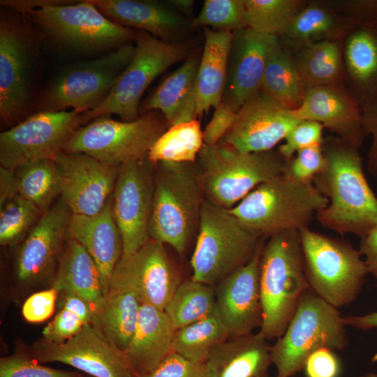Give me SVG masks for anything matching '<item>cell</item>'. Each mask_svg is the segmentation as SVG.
<instances>
[{"label": "cell", "mask_w": 377, "mask_h": 377, "mask_svg": "<svg viewBox=\"0 0 377 377\" xmlns=\"http://www.w3.org/2000/svg\"><path fill=\"white\" fill-rule=\"evenodd\" d=\"M323 170L313 184L328 200L316 214L325 228L360 238L377 226V198L369 186L358 148L339 138L324 140Z\"/></svg>", "instance_id": "6da1fadb"}, {"label": "cell", "mask_w": 377, "mask_h": 377, "mask_svg": "<svg viewBox=\"0 0 377 377\" xmlns=\"http://www.w3.org/2000/svg\"><path fill=\"white\" fill-rule=\"evenodd\" d=\"M17 11L54 45L77 53L112 51L135 40V31L105 17L91 0L27 1Z\"/></svg>", "instance_id": "7a4b0ae2"}, {"label": "cell", "mask_w": 377, "mask_h": 377, "mask_svg": "<svg viewBox=\"0 0 377 377\" xmlns=\"http://www.w3.org/2000/svg\"><path fill=\"white\" fill-rule=\"evenodd\" d=\"M263 323L258 331L268 341L280 337L309 289L299 230L268 237L259 265Z\"/></svg>", "instance_id": "3957f363"}, {"label": "cell", "mask_w": 377, "mask_h": 377, "mask_svg": "<svg viewBox=\"0 0 377 377\" xmlns=\"http://www.w3.org/2000/svg\"><path fill=\"white\" fill-rule=\"evenodd\" d=\"M327 205L313 183H297L281 174L258 185L229 210L245 227L268 238L309 227Z\"/></svg>", "instance_id": "277c9868"}, {"label": "cell", "mask_w": 377, "mask_h": 377, "mask_svg": "<svg viewBox=\"0 0 377 377\" xmlns=\"http://www.w3.org/2000/svg\"><path fill=\"white\" fill-rule=\"evenodd\" d=\"M10 10L1 12L0 117L13 125L30 112L43 38L21 13Z\"/></svg>", "instance_id": "5b68a950"}, {"label": "cell", "mask_w": 377, "mask_h": 377, "mask_svg": "<svg viewBox=\"0 0 377 377\" xmlns=\"http://www.w3.org/2000/svg\"><path fill=\"white\" fill-rule=\"evenodd\" d=\"M154 177L150 239L184 252L199 225L205 195L193 163L162 162Z\"/></svg>", "instance_id": "8992f818"}, {"label": "cell", "mask_w": 377, "mask_h": 377, "mask_svg": "<svg viewBox=\"0 0 377 377\" xmlns=\"http://www.w3.org/2000/svg\"><path fill=\"white\" fill-rule=\"evenodd\" d=\"M191 264V279L212 286L251 260L264 238L228 209L205 200Z\"/></svg>", "instance_id": "52a82bcc"}, {"label": "cell", "mask_w": 377, "mask_h": 377, "mask_svg": "<svg viewBox=\"0 0 377 377\" xmlns=\"http://www.w3.org/2000/svg\"><path fill=\"white\" fill-rule=\"evenodd\" d=\"M346 327L339 309L307 290L286 330L271 345L275 377L294 376L303 370L309 356L320 348L344 350L348 343Z\"/></svg>", "instance_id": "ba28073f"}, {"label": "cell", "mask_w": 377, "mask_h": 377, "mask_svg": "<svg viewBox=\"0 0 377 377\" xmlns=\"http://www.w3.org/2000/svg\"><path fill=\"white\" fill-rule=\"evenodd\" d=\"M299 233L309 289L337 309L352 303L369 274L360 250L309 227Z\"/></svg>", "instance_id": "9c48e42d"}, {"label": "cell", "mask_w": 377, "mask_h": 377, "mask_svg": "<svg viewBox=\"0 0 377 377\" xmlns=\"http://www.w3.org/2000/svg\"><path fill=\"white\" fill-rule=\"evenodd\" d=\"M198 158L205 195L228 209L258 185L281 175L286 163L278 151L242 152L223 143L204 145Z\"/></svg>", "instance_id": "30bf717a"}, {"label": "cell", "mask_w": 377, "mask_h": 377, "mask_svg": "<svg viewBox=\"0 0 377 377\" xmlns=\"http://www.w3.org/2000/svg\"><path fill=\"white\" fill-rule=\"evenodd\" d=\"M166 125L164 117L156 110L126 121L114 120L110 115L100 116L78 128L63 151L83 153L105 164L119 166L147 158Z\"/></svg>", "instance_id": "8fae6325"}, {"label": "cell", "mask_w": 377, "mask_h": 377, "mask_svg": "<svg viewBox=\"0 0 377 377\" xmlns=\"http://www.w3.org/2000/svg\"><path fill=\"white\" fill-rule=\"evenodd\" d=\"M135 50V46L128 43L96 59L65 66L45 90L38 111L95 110L106 99Z\"/></svg>", "instance_id": "7c38bea8"}, {"label": "cell", "mask_w": 377, "mask_h": 377, "mask_svg": "<svg viewBox=\"0 0 377 377\" xmlns=\"http://www.w3.org/2000/svg\"><path fill=\"white\" fill-rule=\"evenodd\" d=\"M134 55L114 84L103 103L94 110L83 112L84 124L98 117L119 116L133 121L139 118L142 94L162 73L189 56L187 45L167 43L142 30H135Z\"/></svg>", "instance_id": "4fadbf2b"}, {"label": "cell", "mask_w": 377, "mask_h": 377, "mask_svg": "<svg viewBox=\"0 0 377 377\" xmlns=\"http://www.w3.org/2000/svg\"><path fill=\"white\" fill-rule=\"evenodd\" d=\"M84 124L75 110L38 111L0 133V163L15 171L39 159H54L73 133Z\"/></svg>", "instance_id": "5bb4252c"}, {"label": "cell", "mask_w": 377, "mask_h": 377, "mask_svg": "<svg viewBox=\"0 0 377 377\" xmlns=\"http://www.w3.org/2000/svg\"><path fill=\"white\" fill-rule=\"evenodd\" d=\"M147 157L119 166L112 195V212L123 242V255L131 254L149 239L154 177Z\"/></svg>", "instance_id": "9a60e30c"}, {"label": "cell", "mask_w": 377, "mask_h": 377, "mask_svg": "<svg viewBox=\"0 0 377 377\" xmlns=\"http://www.w3.org/2000/svg\"><path fill=\"white\" fill-rule=\"evenodd\" d=\"M180 283L164 244L150 239L135 252L122 255L114 269L109 290H130L142 304L164 311Z\"/></svg>", "instance_id": "2e32d148"}, {"label": "cell", "mask_w": 377, "mask_h": 377, "mask_svg": "<svg viewBox=\"0 0 377 377\" xmlns=\"http://www.w3.org/2000/svg\"><path fill=\"white\" fill-rule=\"evenodd\" d=\"M34 359L63 363L93 377H136L125 353L92 324L62 343L39 348Z\"/></svg>", "instance_id": "e0dca14e"}, {"label": "cell", "mask_w": 377, "mask_h": 377, "mask_svg": "<svg viewBox=\"0 0 377 377\" xmlns=\"http://www.w3.org/2000/svg\"><path fill=\"white\" fill-rule=\"evenodd\" d=\"M300 121L260 89L237 112L222 143L242 152L272 151Z\"/></svg>", "instance_id": "ac0fdd59"}, {"label": "cell", "mask_w": 377, "mask_h": 377, "mask_svg": "<svg viewBox=\"0 0 377 377\" xmlns=\"http://www.w3.org/2000/svg\"><path fill=\"white\" fill-rule=\"evenodd\" d=\"M61 181V197L73 214L94 216L114 191L119 166L83 153L61 151L54 158Z\"/></svg>", "instance_id": "d6986e66"}, {"label": "cell", "mask_w": 377, "mask_h": 377, "mask_svg": "<svg viewBox=\"0 0 377 377\" xmlns=\"http://www.w3.org/2000/svg\"><path fill=\"white\" fill-rule=\"evenodd\" d=\"M264 237L249 262L214 286L216 312L231 337L254 332L263 323L259 265Z\"/></svg>", "instance_id": "ffe728a7"}, {"label": "cell", "mask_w": 377, "mask_h": 377, "mask_svg": "<svg viewBox=\"0 0 377 377\" xmlns=\"http://www.w3.org/2000/svg\"><path fill=\"white\" fill-rule=\"evenodd\" d=\"M277 36L250 28L233 32L222 102L234 112L260 90L267 61Z\"/></svg>", "instance_id": "44dd1931"}, {"label": "cell", "mask_w": 377, "mask_h": 377, "mask_svg": "<svg viewBox=\"0 0 377 377\" xmlns=\"http://www.w3.org/2000/svg\"><path fill=\"white\" fill-rule=\"evenodd\" d=\"M73 214L61 197L42 214L18 249L15 269L19 281H34L50 272Z\"/></svg>", "instance_id": "7402d4cb"}, {"label": "cell", "mask_w": 377, "mask_h": 377, "mask_svg": "<svg viewBox=\"0 0 377 377\" xmlns=\"http://www.w3.org/2000/svg\"><path fill=\"white\" fill-rule=\"evenodd\" d=\"M293 113L300 120L320 123L357 148L366 135L362 108L354 96L337 84L306 89L301 105Z\"/></svg>", "instance_id": "603a6c76"}, {"label": "cell", "mask_w": 377, "mask_h": 377, "mask_svg": "<svg viewBox=\"0 0 377 377\" xmlns=\"http://www.w3.org/2000/svg\"><path fill=\"white\" fill-rule=\"evenodd\" d=\"M67 237L80 243L94 261L105 297L114 269L123 255V242L112 212V196L94 216L73 214Z\"/></svg>", "instance_id": "cb8c5ba5"}, {"label": "cell", "mask_w": 377, "mask_h": 377, "mask_svg": "<svg viewBox=\"0 0 377 377\" xmlns=\"http://www.w3.org/2000/svg\"><path fill=\"white\" fill-rule=\"evenodd\" d=\"M108 19L123 27L145 31L167 42L193 29L192 22L165 3L149 0H91Z\"/></svg>", "instance_id": "d4e9b609"}, {"label": "cell", "mask_w": 377, "mask_h": 377, "mask_svg": "<svg viewBox=\"0 0 377 377\" xmlns=\"http://www.w3.org/2000/svg\"><path fill=\"white\" fill-rule=\"evenodd\" d=\"M270 350L269 341L253 332L218 344L203 363L208 377H270Z\"/></svg>", "instance_id": "484cf974"}, {"label": "cell", "mask_w": 377, "mask_h": 377, "mask_svg": "<svg viewBox=\"0 0 377 377\" xmlns=\"http://www.w3.org/2000/svg\"><path fill=\"white\" fill-rule=\"evenodd\" d=\"M175 330L163 310L141 304L137 328L125 353L136 377L153 371L172 353Z\"/></svg>", "instance_id": "4316f807"}, {"label": "cell", "mask_w": 377, "mask_h": 377, "mask_svg": "<svg viewBox=\"0 0 377 377\" xmlns=\"http://www.w3.org/2000/svg\"><path fill=\"white\" fill-rule=\"evenodd\" d=\"M205 45L197 81V115L201 116L222 102L229 52L233 32L204 27Z\"/></svg>", "instance_id": "83f0119b"}, {"label": "cell", "mask_w": 377, "mask_h": 377, "mask_svg": "<svg viewBox=\"0 0 377 377\" xmlns=\"http://www.w3.org/2000/svg\"><path fill=\"white\" fill-rule=\"evenodd\" d=\"M52 287L58 292L71 293L83 299L91 306L96 316L105 299L94 261L84 247L71 238H68Z\"/></svg>", "instance_id": "f1b7e54d"}, {"label": "cell", "mask_w": 377, "mask_h": 377, "mask_svg": "<svg viewBox=\"0 0 377 377\" xmlns=\"http://www.w3.org/2000/svg\"><path fill=\"white\" fill-rule=\"evenodd\" d=\"M347 72L362 108L377 99V24L356 27L346 38Z\"/></svg>", "instance_id": "f546056e"}, {"label": "cell", "mask_w": 377, "mask_h": 377, "mask_svg": "<svg viewBox=\"0 0 377 377\" xmlns=\"http://www.w3.org/2000/svg\"><path fill=\"white\" fill-rule=\"evenodd\" d=\"M141 304L130 290L110 289L94 325L125 353L137 328Z\"/></svg>", "instance_id": "4dcf8cb0"}, {"label": "cell", "mask_w": 377, "mask_h": 377, "mask_svg": "<svg viewBox=\"0 0 377 377\" xmlns=\"http://www.w3.org/2000/svg\"><path fill=\"white\" fill-rule=\"evenodd\" d=\"M200 59L195 54H189L140 105V113L159 111L170 127L183 105L196 92Z\"/></svg>", "instance_id": "1f68e13d"}, {"label": "cell", "mask_w": 377, "mask_h": 377, "mask_svg": "<svg viewBox=\"0 0 377 377\" xmlns=\"http://www.w3.org/2000/svg\"><path fill=\"white\" fill-rule=\"evenodd\" d=\"M260 89L290 110L297 109L303 101L306 89L293 58L279 42L268 56Z\"/></svg>", "instance_id": "d6a6232c"}, {"label": "cell", "mask_w": 377, "mask_h": 377, "mask_svg": "<svg viewBox=\"0 0 377 377\" xmlns=\"http://www.w3.org/2000/svg\"><path fill=\"white\" fill-rule=\"evenodd\" d=\"M293 61L306 89L337 84L342 69L337 43L323 40L306 44Z\"/></svg>", "instance_id": "836d02e7"}, {"label": "cell", "mask_w": 377, "mask_h": 377, "mask_svg": "<svg viewBox=\"0 0 377 377\" xmlns=\"http://www.w3.org/2000/svg\"><path fill=\"white\" fill-rule=\"evenodd\" d=\"M204 147L200 121L174 125L164 131L151 147L148 160L153 164L162 162L194 163Z\"/></svg>", "instance_id": "e575fe53"}, {"label": "cell", "mask_w": 377, "mask_h": 377, "mask_svg": "<svg viewBox=\"0 0 377 377\" xmlns=\"http://www.w3.org/2000/svg\"><path fill=\"white\" fill-rule=\"evenodd\" d=\"M230 337L216 312L205 318L177 329L172 350L195 363H203L214 347Z\"/></svg>", "instance_id": "d590c367"}, {"label": "cell", "mask_w": 377, "mask_h": 377, "mask_svg": "<svg viewBox=\"0 0 377 377\" xmlns=\"http://www.w3.org/2000/svg\"><path fill=\"white\" fill-rule=\"evenodd\" d=\"M15 173L19 195L38 207L42 213L52 206L61 193L59 174L54 159H39L19 166Z\"/></svg>", "instance_id": "8d00e7d4"}, {"label": "cell", "mask_w": 377, "mask_h": 377, "mask_svg": "<svg viewBox=\"0 0 377 377\" xmlns=\"http://www.w3.org/2000/svg\"><path fill=\"white\" fill-rule=\"evenodd\" d=\"M175 329L216 313L214 287L193 280L181 282L164 309Z\"/></svg>", "instance_id": "74e56055"}, {"label": "cell", "mask_w": 377, "mask_h": 377, "mask_svg": "<svg viewBox=\"0 0 377 377\" xmlns=\"http://www.w3.org/2000/svg\"><path fill=\"white\" fill-rule=\"evenodd\" d=\"M248 28L269 35H284L295 16L302 8L297 0H244Z\"/></svg>", "instance_id": "f35d334b"}, {"label": "cell", "mask_w": 377, "mask_h": 377, "mask_svg": "<svg viewBox=\"0 0 377 377\" xmlns=\"http://www.w3.org/2000/svg\"><path fill=\"white\" fill-rule=\"evenodd\" d=\"M339 28V20L330 10L311 5L297 13L284 36L304 45L315 40H330L328 36L335 35Z\"/></svg>", "instance_id": "ab89813d"}, {"label": "cell", "mask_w": 377, "mask_h": 377, "mask_svg": "<svg viewBox=\"0 0 377 377\" xmlns=\"http://www.w3.org/2000/svg\"><path fill=\"white\" fill-rule=\"evenodd\" d=\"M43 213L20 195L0 207V244L13 245L24 239Z\"/></svg>", "instance_id": "60d3db41"}, {"label": "cell", "mask_w": 377, "mask_h": 377, "mask_svg": "<svg viewBox=\"0 0 377 377\" xmlns=\"http://www.w3.org/2000/svg\"><path fill=\"white\" fill-rule=\"evenodd\" d=\"M191 22L193 28L210 27L217 31L246 28L244 0H206Z\"/></svg>", "instance_id": "b9f144b4"}, {"label": "cell", "mask_w": 377, "mask_h": 377, "mask_svg": "<svg viewBox=\"0 0 377 377\" xmlns=\"http://www.w3.org/2000/svg\"><path fill=\"white\" fill-rule=\"evenodd\" d=\"M325 166L322 145H315L298 151L294 157L286 161L282 175L297 183H313Z\"/></svg>", "instance_id": "7bdbcfd3"}, {"label": "cell", "mask_w": 377, "mask_h": 377, "mask_svg": "<svg viewBox=\"0 0 377 377\" xmlns=\"http://www.w3.org/2000/svg\"><path fill=\"white\" fill-rule=\"evenodd\" d=\"M0 377H81V375L45 367L27 355L15 354L0 359Z\"/></svg>", "instance_id": "ee69618b"}, {"label": "cell", "mask_w": 377, "mask_h": 377, "mask_svg": "<svg viewBox=\"0 0 377 377\" xmlns=\"http://www.w3.org/2000/svg\"><path fill=\"white\" fill-rule=\"evenodd\" d=\"M323 126L318 122L302 120L286 135L283 144L279 146L278 151L286 161L291 159L298 151L321 145Z\"/></svg>", "instance_id": "f6af8a7d"}, {"label": "cell", "mask_w": 377, "mask_h": 377, "mask_svg": "<svg viewBox=\"0 0 377 377\" xmlns=\"http://www.w3.org/2000/svg\"><path fill=\"white\" fill-rule=\"evenodd\" d=\"M142 377H208L204 363L171 353L156 368Z\"/></svg>", "instance_id": "bcb514c9"}, {"label": "cell", "mask_w": 377, "mask_h": 377, "mask_svg": "<svg viewBox=\"0 0 377 377\" xmlns=\"http://www.w3.org/2000/svg\"><path fill=\"white\" fill-rule=\"evenodd\" d=\"M84 325L75 313L61 309L45 327L43 335L51 344L62 343L75 336Z\"/></svg>", "instance_id": "7dc6e473"}, {"label": "cell", "mask_w": 377, "mask_h": 377, "mask_svg": "<svg viewBox=\"0 0 377 377\" xmlns=\"http://www.w3.org/2000/svg\"><path fill=\"white\" fill-rule=\"evenodd\" d=\"M334 351L323 347L312 353L304 366L306 377H339L341 362Z\"/></svg>", "instance_id": "c3c4849f"}, {"label": "cell", "mask_w": 377, "mask_h": 377, "mask_svg": "<svg viewBox=\"0 0 377 377\" xmlns=\"http://www.w3.org/2000/svg\"><path fill=\"white\" fill-rule=\"evenodd\" d=\"M58 290L50 289L32 294L24 302L22 315L31 323H40L50 318L54 310Z\"/></svg>", "instance_id": "681fc988"}, {"label": "cell", "mask_w": 377, "mask_h": 377, "mask_svg": "<svg viewBox=\"0 0 377 377\" xmlns=\"http://www.w3.org/2000/svg\"><path fill=\"white\" fill-rule=\"evenodd\" d=\"M236 113L221 102L202 131L204 145L208 147L217 145L232 126Z\"/></svg>", "instance_id": "f907efd6"}, {"label": "cell", "mask_w": 377, "mask_h": 377, "mask_svg": "<svg viewBox=\"0 0 377 377\" xmlns=\"http://www.w3.org/2000/svg\"><path fill=\"white\" fill-rule=\"evenodd\" d=\"M362 117L364 133L372 138L367 154V168L377 177V99L362 108Z\"/></svg>", "instance_id": "816d5d0a"}, {"label": "cell", "mask_w": 377, "mask_h": 377, "mask_svg": "<svg viewBox=\"0 0 377 377\" xmlns=\"http://www.w3.org/2000/svg\"><path fill=\"white\" fill-rule=\"evenodd\" d=\"M64 295L62 309L68 310L76 316L85 324L94 325L95 313L91 306L83 299L71 293H62Z\"/></svg>", "instance_id": "f5cc1de1"}, {"label": "cell", "mask_w": 377, "mask_h": 377, "mask_svg": "<svg viewBox=\"0 0 377 377\" xmlns=\"http://www.w3.org/2000/svg\"><path fill=\"white\" fill-rule=\"evenodd\" d=\"M359 250L364 258L369 274L377 279V226L361 238Z\"/></svg>", "instance_id": "db71d44e"}, {"label": "cell", "mask_w": 377, "mask_h": 377, "mask_svg": "<svg viewBox=\"0 0 377 377\" xmlns=\"http://www.w3.org/2000/svg\"><path fill=\"white\" fill-rule=\"evenodd\" d=\"M19 195L15 171L0 166V207Z\"/></svg>", "instance_id": "11a10c76"}, {"label": "cell", "mask_w": 377, "mask_h": 377, "mask_svg": "<svg viewBox=\"0 0 377 377\" xmlns=\"http://www.w3.org/2000/svg\"><path fill=\"white\" fill-rule=\"evenodd\" d=\"M345 325L361 330H377V311L363 315L343 316Z\"/></svg>", "instance_id": "9f6ffc18"}, {"label": "cell", "mask_w": 377, "mask_h": 377, "mask_svg": "<svg viewBox=\"0 0 377 377\" xmlns=\"http://www.w3.org/2000/svg\"><path fill=\"white\" fill-rule=\"evenodd\" d=\"M169 3L172 5L183 14L191 16L193 10L194 1L192 0H171Z\"/></svg>", "instance_id": "6f0895ef"}, {"label": "cell", "mask_w": 377, "mask_h": 377, "mask_svg": "<svg viewBox=\"0 0 377 377\" xmlns=\"http://www.w3.org/2000/svg\"><path fill=\"white\" fill-rule=\"evenodd\" d=\"M360 377H377V372L369 371L362 374Z\"/></svg>", "instance_id": "680465c9"}, {"label": "cell", "mask_w": 377, "mask_h": 377, "mask_svg": "<svg viewBox=\"0 0 377 377\" xmlns=\"http://www.w3.org/2000/svg\"><path fill=\"white\" fill-rule=\"evenodd\" d=\"M274 377H275V376H274Z\"/></svg>", "instance_id": "91938a15"}]
</instances>
